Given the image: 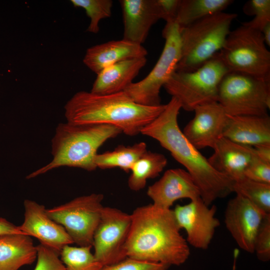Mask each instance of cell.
I'll return each mask as SVG.
<instances>
[{
    "mask_svg": "<svg viewBox=\"0 0 270 270\" xmlns=\"http://www.w3.org/2000/svg\"><path fill=\"white\" fill-rule=\"evenodd\" d=\"M180 109L179 102L172 97L164 110L140 134L156 140L186 168L199 189L201 198L210 206L234 192V182L214 169L184 136L178 122Z\"/></svg>",
    "mask_w": 270,
    "mask_h": 270,
    "instance_id": "cell-1",
    "label": "cell"
},
{
    "mask_svg": "<svg viewBox=\"0 0 270 270\" xmlns=\"http://www.w3.org/2000/svg\"><path fill=\"white\" fill-rule=\"evenodd\" d=\"M130 215L127 258L168 266L188 260V244L180 232L172 210L152 204L137 208Z\"/></svg>",
    "mask_w": 270,
    "mask_h": 270,
    "instance_id": "cell-2",
    "label": "cell"
},
{
    "mask_svg": "<svg viewBox=\"0 0 270 270\" xmlns=\"http://www.w3.org/2000/svg\"><path fill=\"white\" fill-rule=\"evenodd\" d=\"M166 104L146 106L135 102L124 92L98 94L76 93L64 106L67 122L76 125L108 124L134 136L164 110Z\"/></svg>",
    "mask_w": 270,
    "mask_h": 270,
    "instance_id": "cell-3",
    "label": "cell"
},
{
    "mask_svg": "<svg viewBox=\"0 0 270 270\" xmlns=\"http://www.w3.org/2000/svg\"><path fill=\"white\" fill-rule=\"evenodd\" d=\"M122 132L119 128L108 124L60 123L52 140V161L28 175L26 178H35L60 166L94 170L97 168L94 158L98 148L106 140Z\"/></svg>",
    "mask_w": 270,
    "mask_h": 270,
    "instance_id": "cell-4",
    "label": "cell"
},
{
    "mask_svg": "<svg viewBox=\"0 0 270 270\" xmlns=\"http://www.w3.org/2000/svg\"><path fill=\"white\" fill-rule=\"evenodd\" d=\"M236 17V14L222 12L180 28V56L176 71L196 70L218 52Z\"/></svg>",
    "mask_w": 270,
    "mask_h": 270,
    "instance_id": "cell-5",
    "label": "cell"
},
{
    "mask_svg": "<svg viewBox=\"0 0 270 270\" xmlns=\"http://www.w3.org/2000/svg\"><path fill=\"white\" fill-rule=\"evenodd\" d=\"M229 72L218 53L202 66L190 72L176 71L164 87L186 111L217 102L219 85Z\"/></svg>",
    "mask_w": 270,
    "mask_h": 270,
    "instance_id": "cell-6",
    "label": "cell"
},
{
    "mask_svg": "<svg viewBox=\"0 0 270 270\" xmlns=\"http://www.w3.org/2000/svg\"><path fill=\"white\" fill-rule=\"evenodd\" d=\"M218 54L229 72L270 80V52L258 30L242 23L230 32Z\"/></svg>",
    "mask_w": 270,
    "mask_h": 270,
    "instance_id": "cell-7",
    "label": "cell"
},
{
    "mask_svg": "<svg viewBox=\"0 0 270 270\" xmlns=\"http://www.w3.org/2000/svg\"><path fill=\"white\" fill-rule=\"evenodd\" d=\"M217 102L228 116L268 115L270 80L228 72L219 85Z\"/></svg>",
    "mask_w": 270,
    "mask_h": 270,
    "instance_id": "cell-8",
    "label": "cell"
},
{
    "mask_svg": "<svg viewBox=\"0 0 270 270\" xmlns=\"http://www.w3.org/2000/svg\"><path fill=\"white\" fill-rule=\"evenodd\" d=\"M162 35L164 45L156 64L141 80L132 82L124 90L135 102L146 106L161 104L162 87L176 71L180 56V36L176 22L166 23Z\"/></svg>",
    "mask_w": 270,
    "mask_h": 270,
    "instance_id": "cell-9",
    "label": "cell"
},
{
    "mask_svg": "<svg viewBox=\"0 0 270 270\" xmlns=\"http://www.w3.org/2000/svg\"><path fill=\"white\" fill-rule=\"evenodd\" d=\"M104 195L91 194L46 209L48 216L65 229L78 246L92 247L93 238L104 208Z\"/></svg>",
    "mask_w": 270,
    "mask_h": 270,
    "instance_id": "cell-10",
    "label": "cell"
},
{
    "mask_svg": "<svg viewBox=\"0 0 270 270\" xmlns=\"http://www.w3.org/2000/svg\"><path fill=\"white\" fill-rule=\"evenodd\" d=\"M131 215L112 207L104 206L94 235V256L103 266L116 264L127 258L126 244Z\"/></svg>",
    "mask_w": 270,
    "mask_h": 270,
    "instance_id": "cell-11",
    "label": "cell"
},
{
    "mask_svg": "<svg viewBox=\"0 0 270 270\" xmlns=\"http://www.w3.org/2000/svg\"><path fill=\"white\" fill-rule=\"evenodd\" d=\"M216 206L209 207L200 197L184 205L178 204L173 210L179 228L186 234V240L194 248L207 249L220 222L215 217Z\"/></svg>",
    "mask_w": 270,
    "mask_h": 270,
    "instance_id": "cell-12",
    "label": "cell"
},
{
    "mask_svg": "<svg viewBox=\"0 0 270 270\" xmlns=\"http://www.w3.org/2000/svg\"><path fill=\"white\" fill-rule=\"evenodd\" d=\"M266 214L248 199L236 194L227 204L224 222L238 246L252 254L254 253L256 236Z\"/></svg>",
    "mask_w": 270,
    "mask_h": 270,
    "instance_id": "cell-13",
    "label": "cell"
},
{
    "mask_svg": "<svg viewBox=\"0 0 270 270\" xmlns=\"http://www.w3.org/2000/svg\"><path fill=\"white\" fill-rule=\"evenodd\" d=\"M24 204V220L19 226L22 232L60 254L65 246L74 243L64 227L48 216L44 206L30 200H25Z\"/></svg>",
    "mask_w": 270,
    "mask_h": 270,
    "instance_id": "cell-14",
    "label": "cell"
},
{
    "mask_svg": "<svg viewBox=\"0 0 270 270\" xmlns=\"http://www.w3.org/2000/svg\"><path fill=\"white\" fill-rule=\"evenodd\" d=\"M194 117L182 131L197 149L213 148L222 137L228 116L218 102L197 106Z\"/></svg>",
    "mask_w": 270,
    "mask_h": 270,
    "instance_id": "cell-15",
    "label": "cell"
},
{
    "mask_svg": "<svg viewBox=\"0 0 270 270\" xmlns=\"http://www.w3.org/2000/svg\"><path fill=\"white\" fill-rule=\"evenodd\" d=\"M147 195L152 204L170 208L180 199L192 200L200 197V192L192 177L185 170L172 168L166 170L161 178L148 186Z\"/></svg>",
    "mask_w": 270,
    "mask_h": 270,
    "instance_id": "cell-16",
    "label": "cell"
},
{
    "mask_svg": "<svg viewBox=\"0 0 270 270\" xmlns=\"http://www.w3.org/2000/svg\"><path fill=\"white\" fill-rule=\"evenodd\" d=\"M124 24L123 39L142 44L149 32L162 19L158 0H120Z\"/></svg>",
    "mask_w": 270,
    "mask_h": 270,
    "instance_id": "cell-17",
    "label": "cell"
},
{
    "mask_svg": "<svg viewBox=\"0 0 270 270\" xmlns=\"http://www.w3.org/2000/svg\"><path fill=\"white\" fill-rule=\"evenodd\" d=\"M208 160L218 172L234 182L245 177L248 166L256 156L253 146L239 144L222 137L213 148Z\"/></svg>",
    "mask_w": 270,
    "mask_h": 270,
    "instance_id": "cell-18",
    "label": "cell"
},
{
    "mask_svg": "<svg viewBox=\"0 0 270 270\" xmlns=\"http://www.w3.org/2000/svg\"><path fill=\"white\" fill-rule=\"evenodd\" d=\"M147 50L142 46L124 39L111 40L88 48L84 64L98 74L112 64L128 59L146 57Z\"/></svg>",
    "mask_w": 270,
    "mask_h": 270,
    "instance_id": "cell-19",
    "label": "cell"
},
{
    "mask_svg": "<svg viewBox=\"0 0 270 270\" xmlns=\"http://www.w3.org/2000/svg\"><path fill=\"white\" fill-rule=\"evenodd\" d=\"M222 137L252 146L270 144V117L228 116Z\"/></svg>",
    "mask_w": 270,
    "mask_h": 270,
    "instance_id": "cell-20",
    "label": "cell"
},
{
    "mask_svg": "<svg viewBox=\"0 0 270 270\" xmlns=\"http://www.w3.org/2000/svg\"><path fill=\"white\" fill-rule=\"evenodd\" d=\"M147 62L146 57L120 61L104 68L97 74L91 91L98 94L123 92L132 83Z\"/></svg>",
    "mask_w": 270,
    "mask_h": 270,
    "instance_id": "cell-21",
    "label": "cell"
},
{
    "mask_svg": "<svg viewBox=\"0 0 270 270\" xmlns=\"http://www.w3.org/2000/svg\"><path fill=\"white\" fill-rule=\"evenodd\" d=\"M36 248L30 236L8 234L0 236V270H18L36 259Z\"/></svg>",
    "mask_w": 270,
    "mask_h": 270,
    "instance_id": "cell-22",
    "label": "cell"
},
{
    "mask_svg": "<svg viewBox=\"0 0 270 270\" xmlns=\"http://www.w3.org/2000/svg\"><path fill=\"white\" fill-rule=\"evenodd\" d=\"M234 2L232 0H180L176 22L185 28L210 16L222 12Z\"/></svg>",
    "mask_w": 270,
    "mask_h": 270,
    "instance_id": "cell-23",
    "label": "cell"
},
{
    "mask_svg": "<svg viewBox=\"0 0 270 270\" xmlns=\"http://www.w3.org/2000/svg\"><path fill=\"white\" fill-rule=\"evenodd\" d=\"M146 151L147 146L144 142H138L132 146L119 145L112 151L98 154L94 158V164L97 168H118L128 172Z\"/></svg>",
    "mask_w": 270,
    "mask_h": 270,
    "instance_id": "cell-24",
    "label": "cell"
},
{
    "mask_svg": "<svg viewBox=\"0 0 270 270\" xmlns=\"http://www.w3.org/2000/svg\"><path fill=\"white\" fill-rule=\"evenodd\" d=\"M168 163L162 154L147 150L134 164L130 171L128 184L133 191L144 188L146 181L158 176Z\"/></svg>",
    "mask_w": 270,
    "mask_h": 270,
    "instance_id": "cell-25",
    "label": "cell"
},
{
    "mask_svg": "<svg viewBox=\"0 0 270 270\" xmlns=\"http://www.w3.org/2000/svg\"><path fill=\"white\" fill-rule=\"evenodd\" d=\"M234 192L248 199L266 214H270V184L260 182L246 177L234 182Z\"/></svg>",
    "mask_w": 270,
    "mask_h": 270,
    "instance_id": "cell-26",
    "label": "cell"
},
{
    "mask_svg": "<svg viewBox=\"0 0 270 270\" xmlns=\"http://www.w3.org/2000/svg\"><path fill=\"white\" fill-rule=\"evenodd\" d=\"M92 248L65 246L60 253L65 270H101L103 266L95 258Z\"/></svg>",
    "mask_w": 270,
    "mask_h": 270,
    "instance_id": "cell-27",
    "label": "cell"
},
{
    "mask_svg": "<svg viewBox=\"0 0 270 270\" xmlns=\"http://www.w3.org/2000/svg\"><path fill=\"white\" fill-rule=\"evenodd\" d=\"M74 7L84 10L90 19L86 31L97 34L100 31L99 24L102 20L108 18L112 14L113 2L112 0H71Z\"/></svg>",
    "mask_w": 270,
    "mask_h": 270,
    "instance_id": "cell-28",
    "label": "cell"
},
{
    "mask_svg": "<svg viewBox=\"0 0 270 270\" xmlns=\"http://www.w3.org/2000/svg\"><path fill=\"white\" fill-rule=\"evenodd\" d=\"M244 12L248 15H252L254 18L244 24L260 32L270 22V0H250L244 6Z\"/></svg>",
    "mask_w": 270,
    "mask_h": 270,
    "instance_id": "cell-29",
    "label": "cell"
},
{
    "mask_svg": "<svg viewBox=\"0 0 270 270\" xmlns=\"http://www.w3.org/2000/svg\"><path fill=\"white\" fill-rule=\"evenodd\" d=\"M254 252L263 262L270 260V214L266 216L256 236Z\"/></svg>",
    "mask_w": 270,
    "mask_h": 270,
    "instance_id": "cell-30",
    "label": "cell"
},
{
    "mask_svg": "<svg viewBox=\"0 0 270 270\" xmlns=\"http://www.w3.org/2000/svg\"><path fill=\"white\" fill-rule=\"evenodd\" d=\"M36 248L37 261L34 270H65L59 254L40 244Z\"/></svg>",
    "mask_w": 270,
    "mask_h": 270,
    "instance_id": "cell-31",
    "label": "cell"
},
{
    "mask_svg": "<svg viewBox=\"0 0 270 270\" xmlns=\"http://www.w3.org/2000/svg\"><path fill=\"white\" fill-rule=\"evenodd\" d=\"M165 264L126 258L112 265L103 266L101 270H168Z\"/></svg>",
    "mask_w": 270,
    "mask_h": 270,
    "instance_id": "cell-32",
    "label": "cell"
},
{
    "mask_svg": "<svg viewBox=\"0 0 270 270\" xmlns=\"http://www.w3.org/2000/svg\"><path fill=\"white\" fill-rule=\"evenodd\" d=\"M244 175L251 180L270 184V163L261 160L256 156L246 168Z\"/></svg>",
    "mask_w": 270,
    "mask_h": 270,
    "instance_id": "cell-33",
    "label": "cell"
},
{
    "mask_svg": "<svg viewBox=\"0 0 270 270\" xmlns=\"http://www.w3.org/2000/svg\"><path fill=\"white\" fill-rule=\"evenodd\" d=\"M162 15L166 23L176 22L180 0H158Z\"/></svg>",
    "mask_w": 270,
    "mask_h": 270,
    "instance_id": "cell-34",
    "label": "cell"
},
{
    "mask_svg": "<svg viewBox=\"0 0 270 270\" xmlns=\"http://www.w3.org/2000/svg\"><path fill=\"white\" fill-rule=\"evenodd\" d=\"M8 234H24L16 226L6 219L0 218V236Z\"/></svg>",
    "mask_w": 270,
    "mask_h": 270,
    "instance_id": "cell-35",
    "label": "cell"
},
{
    "mask_svg": "<svg viewBox=\"0 0 270 270\" xmlns=\"http://www.w3.org/2000/svg\"><path fill=\"white\" fill-rule=\"evenodd\" d=\"M253 147L258 158L270 163V144H260Z\"/></svg>",
    "mask_w": 270,
    "mask_h": 270,
    "instance_id": "cell-36",
    "label": "cell"
},
{
    "mask_svg": "<svg viewBox=\"0 0 270 270\" xmlns=\"http://www.w3.org/2000/svg\"><path fill=\"white\" fill-rule=\"evenodd\" d=\"M266 46H270V22L266 24L260 31Z\"/></svg>",
    "mask_w": 270,
    "mask_h": 270,
    "instance_id": "cell-37",
    "label": "cell"
}]
</instances>
